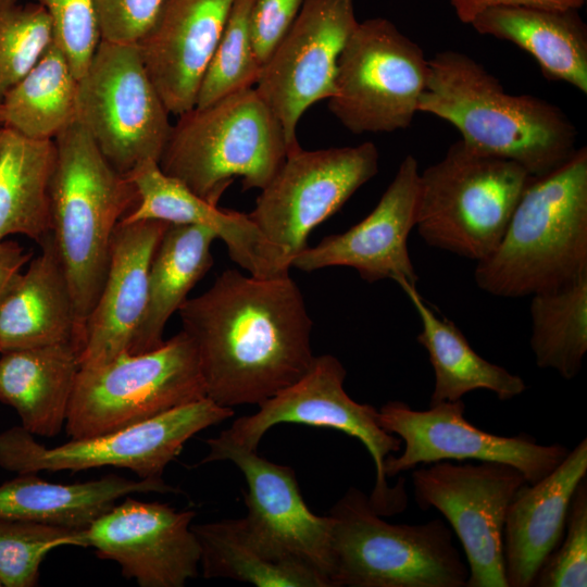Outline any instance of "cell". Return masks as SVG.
<instances>
[{"instance_id":"cell-26","label":"cell","mask_w":587,"mask_h":587,"mask_svg":"<svg viewBox=\"0 0 587 587\" xmlns=\"http://www.w3.org/2000/svg\"><path fill=\"white\" fill-rule=\"evenodd\" d=\"M471 25L482 35L510 41L528 52L546 78L587 93V27L577 10L492 8Z\"/></svg>"},{"instance_id":"cell-36","label":"cell","mask_w":587,"mask_h":587,"mask_svg":"<svg viewBox=\"0 0 587 587\" xmlns=\"http://www.w3.org/2000/svg\"><path fill=\"white\" fill-rule=\"evenodd\" d=\"M79 529L0 517V580L4 587L38 585L40 565L53 549L77 547Z\"/></svg>"},{"instance_id":"cell-21","label":"cell","mask_w":587,"mask_h":587,"mask_svg":"<svg viewBox=\"0 0 587 587\" xmlns=\"http://www.w3.org/2000/svg\"><path fill=\"white\" fill-rule=\"evenodd\" d=\"M167 226L158 220L116 225L103 286L86 321L80 367L128 353L146 309L150 262Z\"/></svg>"},{"instance_id":"cell-5","label":"cell","mask_w":587,"mask_h":587,"mask_svg":"<svg viewBox=\"0 0 587 587\" xmlns=\"http://www.w3.org/2000/svg\"><path fill=\"white\" fill-rule=\"evenodd\" d=\"M178 116L158 164L210 204L236 177L243 190H261L287 154L283 127L254 87Z\"/></svg>"},{"instance_id":"cell-22","label":"cell","mask_w":587,"mask_h":587,"mask_svg":"<svg viewBox=\"0 0 587 587\" xmlns=\"http://www.w3.org/2000/svg\"><path fill=\"white\" fill-rule=\"evenodd\" d=\"M127 177L136 188L138 202L123 221L158 220L202 226L226 245L230 259L250 275L272 278L289 274L291 266L285 252L248 214L210 204L164 174L155 161L139 164Z\"/></svg>"},{"instance_id":"cell-3","label":"cell","mask_w":587,"mask_h":587,"mask_svg":"<svg viewBox=\"0 0 587 587\" xmlns=\"http://www.w3.org/2000/svg\"><path fill=\"white\" fill-rule=\"evenodd\" d=\"M587 275V149L533 176L492 252L476 264L478 288L530 297Z\"/></svg>"},{"instance_id":"cell-18","label":"cell","mask_w":587,"mask_h":587,"mask_svg":"<svg viewBox=\"0 0 587 587\" xmlns=\"http://www.w3.org/2000/svg\"><path fill=\"white\" fill-rule=\"evenodd\" d=\"M193 511L125 498L78 530L77 547L116 562L140 587H183L198 575L201 550Z\"/></svg>"},{"instance_id":"cell-10","label":"cell","mask_w":587,"mask_h":587,"mask_svg":"<svg viewBox=\"0 0 587 587\" xmlns=\"http://www.w3.org/2000/svg\"><path fill=\"white\" fill-rule=\"evenodd\" d=\"M233 408L203 398L114 432L47 448L13 426L0 434V467L16 474L40 471L126 469L138 478H162L166 465L197 433L232 416Z\"/></svg>"},{"instance_id":"cell-41","label":"cell","mask_w":587,"mask_h":587,"mask_svg":"<svg viewBox=\"0 0 587 587\" xmlns=\"http://www.w3.org/2000/svg\"><path fill=\"white\" fill-rule=\"evenodd\" d=\"M457 17L471 24L482 12L492 8L535 7L548 9H580L585 0H450Z\"/></svg>"},{"instance_id":"cell-6","label":"cell","mask_w":587,"mask_h":587,"mask_svg":"<svg viewBox=\"0 0 587 587\" xmlns=\"http://www.w3.org/2000/svg\"><path fill=\"white\" fill-rule=\"evenodd\" d=\"M328 515L334 587H466L467 565L444 521L388 523L355 487Z\"/></svg>"},{"instance_id":"cell-15","label":"cell","mask_w":587,"mask_h":587,"mask_svg":"<svg viewBox=\"0 0 587 587\" xmlns=\"http://www.w3.org/2000/svg\"><path fill=\"white\" fill-rule=\"evenodd\" d=\"M461 400L414 410L402 401H388L378 410L382 427L404 445L400 455L384 462L386 477L441 461L500 462L515 467L528 484L552 472L567 455L561 444L541 445L528 434L500 436L484 432L464 416Z\"/></svg>"},{"instance_id":"cell-33","label":"cell","mask_w":587,"mask_h":587,"mask_svg":"<svg viewBox=\"0 0 587 587\" xmlns=\"http://www.w3.org/2000/svg\"><path fill=\"white\" fill-rule=\"evenodd\" d=\"M530 298V348L537 366L574 378L587 352V275Z\"/></svg>"},{"instance_id":"cell-16","label":"cell","mask_w":587,"mask_h":587,"mask_svg":"<svg viewBox=\"0 0 587 587\" xmlns=\"http://www.w3.org/2000/svg\"><path fill=\"white\" fill-rule=\"evenodd\" d=\"M207 444L209 452L201 464L230 461L245 476L247 514L240 521L251 544L271 560L315 571L334 587L333 520L308 508L295 471L217 437Z\"/></svg>"},{"instance_id":"cell-4","label":"cell","mask_w":587,"mask_h":587,"mask_svg":"<svg viewBox=\"0 0 587 587\" xmlns=\"http://www.w3.org/2000/svg\"><path fill=\"white\" fill-rule=\"evenodd\" d=\"M53 140L51 235L67 276L84 346L86 321L107 275L112 234L135 208L138 195L132 180L108 162L79 122Z\"/></svg>"},{"instance_id":"cell-34","label":"cell","mask_w":587,"mask_h":587,"mask_svg":"<svg viewBox=\"0 0 587 587\" xmlns=\"http://www.w3.org/2000/svg\"><path fill=\"white\" fill-rule=\"evenodd\" d=\"M255 0H235L212 60L202 79L196 107L253 87L262 65L251 36V13Z\"/></svg>"},{"instance_id":"cell-11","label":"cell","mask_w":587,"mask_h":587,"mask_svg":"<svg viewBox=\"0 0 587 587\" xmlns=\"http://www.w3.org/2000/svg\"><path fill=\"white\" fill-rule=\"evenodd\" d=\"M136 43L100 40L78 79L77 122L108 162L128 175L159 162L172 125Z\"/></svg>"},{"instance_id":"cell-17","label":"cell","mask_w":587,"mask_h":587,"mask_svg":"<svg viewBox=\"0 0 587 587\" xmlns=\"http://www.w3.org/2000/svg\"><path fill=\"white\" fill-rule=\"evenodd\" d=\"M358 21L354 0H307L263 64L255 91L279 121L288 150L315 102L335 92L339 55Z\"/></svg>"},{"instance_id":"cell-9","label":"cell","mask_w":587,"mask_h":587,"mask_svg":"<svg viewBox=\"0 0 587 587\" xmlns=\"http://www.w3.org/2000/svg\"><path fill=\"white\" fill-rule=\"evenodd\" d=\"M428 74L422 48L384 17L358 22L337 63L327 107L351 133L408 128Z\"/></svg>"},{"instance_id":"cell-29","label":"cell","mask_w":587,"mask_h":587,"mask_svg":"<svg viewBox=\"0 0 587 587\" xmlns=\"http://www.w3.org/2000/svg\"><path fill=\"white\" fill-rule=\"evenodd\" d=\"M215 239L202 226L168 224L150 262L146 309L127 354L163 345L167 321L214 262L211 245Z\"/></svg>"},{"instance_id":"cell-37","label":"cell","mask_w":587,"mask_h":587,"mask_svg":"<svg viewBox=\"0 0 587 587\" xmlns=\"http://www.w3.org/2000/svg\"><path fill=\"white\" fill-rule=\"evenodd\" d=\"M537 587L587 586V483L577 486L570 503L566 525L559 545L540 566Z\"/></svg>"},{"instance_id":"cell-24","label":"cell","mask_w":587,"mask_h":587,"mask_svg":"<svg viewBox=\"0 0 587 587\" xmlns=\"http://www.w3.org/2000/svg\"><path fill=\"white\" fill-rule=\"evenodd\" d=\"M0 298V352L52 345H74L79 334L70 284L50 234Z\"/></svg>"},{"instance_id":"cell-31","label":"cell","mask_w":587,"mask_h":587,"mask_svg":"<svg viewBox=\"0 0 587 587\" xmlns=\"http://www.w3.org/2000/svg\"><path fill=\"white\" fill-rule=\"evenodd\" d=\"M78 78L55 41L0 102L2 125L35 140H53L77 121Z\"/></svg>"},{"instance_id":"cell-13","label":"cell","mask_w":587,"mask_h":587,"mask_svg":"<svg viewBox=\"0 0 587 587\" xmlns=\"http://www.w3.org/2000/svg\"><path fill=\"white\" fill-rule=\"evenodd\" d=\"M378 158L371 141L320 150L297 145L287 151L248 215L291 265L308 247L309 234L377 174Z\"/></svg>"},{"instance_id":"cell-12","label":"cell","mask_w":587,"mask_h":587,"mask_svg":"<svg viewBox=\"0 0 587 587\" xmlns=\"http://www.w3.org/2000/svg\"><path fill=\"white\" fill-rule=\"evenodd\" d=\"M346 369L336 357L315 355L302 378L260 403L257 413L235 420L217 437L236 447L257 451L264 434L280 423L341 430L358 438L373 459L376 476L369 497L373 509L382 516L400 513L408 503L404 482L400 479L390 487L384 462L400 450L402 441L382 427L375 407L359 403L346 392Z\"/></svg>"},{"instance_id":"cell-1","label":"cell","mask_w":587,"mask_h":587,"mask_svg":"<svg viewBox=\"0 0 587 587\" xmlns=\"http://www.w3.org/2000/svg\"><path fill=\"white\" fill-rule=\"evenodd\" d=\"M177 312L197 350L207 398L218 405H259L314 362L313 322L289 274L259 278L225 270Z\"/></svg>"},{"instance_id":"cell-42","label":"cell","mask_w":587,"mask_h":587,"mask_svg":"<svg viewBox=\"0 0 587 587\" xmlns=\"http://www.w3.org/2000/svg\"><path fill=\"white\" fill-rule=\"evenodd\" d=\"M32 252L12 240L0 241V298L12 279L30 261Z\"/></svg>"},{"instance_id":"cell-32","label":"cell","mask_w":587,"mask_h":587,"mask_svg":"<svg viewBox=\"0 0 587 587\" xmlns=\"http://www.w3.org/2000/svg\"><path fill=\"white\" fill-rule=\"evenodd\" d=\"M191 527L200 545V567L205 578H233L257 587H330L307 566L266 558L248 539L240 519Z\"/></svg>"},{"instance_id":"cell-44","label":"cell","mask_w":587,"mask_h":587,"mask_svg":"<svg viewBox=\"0 0 587 587\" xmlns=\"http://www.w3.org/2000/svg\"><path fill=\"white\" fill-rule=\"evenodd\" d=\"M1 124H2V123H1V114H0V125H1Z\"/></svg>"},{"instance_id":"cell-39","label":"cell","mask_w":587,"mask_h":587,"mask_svg":"<svg viewBox=\"0 0 587 587\" xmlns=\"http://www.w3.org/2000/svg\"><path fill=\"white\" fill-rule=\"evenodd\" d=\"M165 0H93L100 40L137 43Z\"/></svg>"},{"instance_id":"cell-30","label":"cell","mask_w":587,"mask_h":587,"mask_svg":"<svg viewBox=\"0 0 587 587\" xmlns=\"http://www.w3.org/2000/svg\"><path fill=\"white\" fill-rule=\"evenodd\" d=\"M54 161V140L30 139L0 125V241L24 235L40 245L51 234Z\"/></svg>"},{"instance_id":"cell-25","label":"cell","mask_w":587,"mask_h":587,"mask_svg":"<svg viewBox=\"0 0 587 587\" xmlns=\"http://www.w3.org/2000/svg\"><path fill=\"white\" fill-rule=\"evenodd\" d=\"M146 492H179L162 478L128 479L109 474L77 484H57L36 473L17 474L0 485V517L85 529L118 499Z\"/></svg>"},{"instance_id":"cell-43","label":"cell","mask_w":587,"mask_h":587,"mask_svg":"<svg viewBox=\"0 0 587 587\" xmlns=\"http://www.w3.org/2000/svg\"><path fill=\"white\" fill-rule=\"evenodd\" d=\"M1 586H3V585H2V582L0 580V587H1Z\"/></svg>"},{"instance_id":"cell-27","label":"cell","mask_w":587,"mask_h":587,"mask_svg":"<svg viewBox=\"0 0 587 587\" xmlns=\"http://www.w3.org/2000/svg\"><path fill=\"white\" fill-rule=\"evenodd\" d=\"M79 350L71 344L0 352V401L34 436L54 437L65 425Z\"/></svg>"},{"instance_id":"cell-20","label":"cell","mask_w":587,"mask_h":587,"mask_svg":"<svg viewBox=\"0 0 587 587\" xmlns=\"http://www.w3.org/2000/svg\"><path fill=\"white\" fill-rule=\"evenodd\" d=\"M235 0H165L136 43L170 113L196 107L199 89Z\"/></svg>"},{"instance_id":"cell-28","label":"cell","mask_w":587,"mask_h":587,"mask_svg":"<svg viewBox=\"0 0 587 587\" xmlns=\"http://www.w3.org/2000/svg\"><path fill=\"white\" fill-rule=\"evenodd\" d=\"M412 302L421 321L416 341L426 350L434 371L430 404L458 401L478 389L489 390L501 401L526 389L522 377L480 357L450 320L439 317L421 297L416 285L397 283Z\"/></svg>"},{"instance_id":"cell-19","label":"cell","mask_w":587,"mask_h":587,"mask_svg":"<svg viewBox=\"0 0 587 587\" xmlns=\"http://www.w3.org/2000/svg\"><path fill=\"white\" fill-rule=\"evenodd\" d=\"M417 160L408 154L373 211L348 230L324 237L291 260L304 272L346 266L367 283L382 279L417 283L408 239L415 227L419 184Z\"/></svg>"},{"instance_id":"cell-35","label":"cell","mask_w":587,"mask_h":587,"mask_svg":"<svg viewBox=\"0 0 587 587\" xmlns=\"http://www.w3.org/2000/svg\"><path fill=\"white\" fill-rule=\"evenodd\" d=\"M53 41L52 22L42 5L0 0V102Z\"/></svg>"},{"instance_id":"cell-38","label":"cell","mask_w":587,"mask_h":587,"mask_svg":"<svg viewBox=\"0 0 587 587\" xmlns=\"http://www.w3.org/2000/svg\"><path fill=\"white\" fill-rule=\"evenodd\" d=\"M51 18L54 41L75 76L85 73L100 41L93 0H37Z\"/></svg>"},{"instance_id":"cell-23","label":"cell","mask_w":587,"mask_h":587,"mask_svg":"<svg viewBox=\"0 0 587 587\" xmlns=\"http://www.w3.org/2000/svg\"><path fill=\"white\" fill-rule=\"evenodd\" d=\"M587 474L584 438L546 477L522 485L511 500L502 530L508 587H530L546 558L559 545L569 508Z\"/></svg>"},{"instance_id":"cell-8","label":"cell","mask_w":587,"mask_h":587,"mask_svg":"<svg viewBox=\"0 0 587 587\" xmlns=\"http://www.w3.org/2000/svg\"><path fill=\"white\" fill-rule=\"evenodd\" d=\"M203 398L197 350L180 330L154 350L80 367L64 426L72 439L92 437Z\"/></svg>"},{"instance_id":"cell-14","label":"cell","mask_w":587,"mask_h":587,"mask_svg":"<svg viewBox=\"0 0 587 587\" xmlns=\"http://www.w3.org/2000/svg\"><path fill=\"white\" fill-rule=\"evenodd\" d=\"M412 482L417 505L438 510L462 544L466 587H508L502 530L511 500L527 483L522 473L500 462L441 461L414 470Z\"/></svg>"},{"instance_id":"cell-7","label":"cell","mask_w":587,"mask_h":587,"mask_svg":"<svg viewBox=\"0 0 587 587\" xmlns=\"http://www.w3.org/2000/svg\"><path fill=\"white\" fill-rule=\"evenodd\" d=\"M532 177L460 139L420 172L415 228L428 246L478 262L499 243Z\"/></svg>"},{"instance_id":"cell-40","label":"cell","mask_w":587,"mask_h":587,"mask_svg":"<svg viewBox=\"0 0 587 587\" xmlns=\"http://www.w3.org/2000/svg\"><path fill=\"white\" fill-rule=\"evenodd\" d=\"M307 0H255L251 13V36L259 62L267 61Z\"/></svg>"},{"instance_id":"cell-2","label":"cell","mask_w":587,"mask_h":587,"mask_svg":"<svg viewBox=\"0 0 587 587\" xmlns=\"http://www.w3.org/2000/svg\"><path fill=\"white\" fill-rule=\"evenodd\" d=\"M419 112L449 122L473 150L513 161L532 176L553 171L576 151V128L560 108L508 93L482 64L454 50L428 59Z\"/></svg>"}]
</instances>
